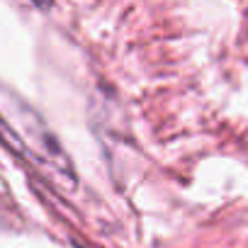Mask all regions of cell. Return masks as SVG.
Instances as JSON below:
<instances>
[{
	"label": "cell",
	"mask_w": 248,
	"mask_h": 248,
	"mask_svg": "<svg viewBox=\"0 0 248 248\" xmlns=\"http://www.w3.org/2000/svg\"><path fill=\"white\" fill-rule=\"evenodd\" d=\"M0 137L61 190L73 192L78 187L76 168L42 114L5 85H0Z\"/></svg>",
	"instance_id": "6da1fadb"
},
{
	"label": "cell",
	"mask_w": 248,
	"mask_h": 248,
	"mask_svg": "<svg viewBox=\"0 0 248 248\" xmlns=\"http://www.w3.org/2000/svg\"><path fill=\"white\" fill-rule=\"evenodd\" d=\"M32 3H37V5H49L51 0H32Z\"/></svg>",
	"instance_id": "7a4b0ae2"
}]
</instances>
